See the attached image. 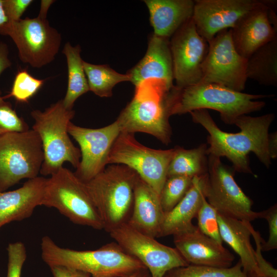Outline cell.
<instances>
[{
  "mask_svg": "<svg viewBox=\"0 0 277 277\" xmlns=\"http://www.w3.org/2000/svg\"><path fill=\"white\" fill-rule=\"evenodd\" d=\"M9 50L7 45L0 43V75L6 69L10 67L12 63L8 57Z\"/></svg>",
  "mask_w": 277,
  "mask_h": 277,
  "instance_id": "39",
  "label": "cell"
},
{
  "mask_svg": "<svg viewBox=\"0 0 277 277\" xmlns=\"http://www.w3.org/2000/svg\"><path fill=\"white\" fill-rule=\"evenodd\" d=\"M206 174L194 177L192 186L184 197L171 210L164 213L159 238L173 236L194 227L192 221L205 199L204 187Z\"/></svg>",
  "mask_w": 277,
  "mask_h": 277,
  "instance_id": "23",
  "label": "cell"
},
{
  "mask_svg": "<svg viewBox=\"0 0 277 277\" xmlns=\"http://www.w3.org/2000/svg\"><path fill=\"white\" fill-rule=\"evenodd\" d=\"M50 268L53 277H91L87 272L65 266L55 265Z\"/></svg>",
  "mask_w": 277,
  "mask_h": 277,
  "instance_id": "38",
  "label": "cell"
},
{
  "mask_svg": "<svg viewBox=\"0 0 277 277\" xmlns=\"http://www.w3.org/2000/svg\"><path fill=\"white\" fill-rule=\"evenodd\" d=\"M8 22L5 14L3 6V0H0V26Z\"/></svg>",
  "mask_w": 277,
  "mask_h": 277,
  "instance_id": "43",
  "label": "cell"
},
{
  "mask_svg": "<svg viewBox=\"0 0 277 277\" xmlns=\"http://www.w3.org/2000/svg\"><path fill=\"white\" fill-rule=\"evenodd\" d=\"M207 147L206 144L191 149L175 147L174 154L168 167L167 177L181 175L193 178L207 174Z\"/></svg>",
  "mask_w": 277,
  "mask_h": 277,
  "instance_id": "27",
  "label": "cell"
},
{
  "mask_svg": "<svg viewBox=\"0 0 277 277\" xmlns=\"http://www.w3.org/2000/svg\"><path fill=\"white\" fill-rule=\"evenodd\" d=\"M126 277H151V274L147 268L138 270Z\"/></svg>",
  "mask_w": 277,
  "mask_h": 277,
  "instance_id": "42",
  "label": "cell"
},
{
  "mask_svg": "<svg viewBox=\"0 0 277 277\" xmlns=\"http://www.w3.org/2000/svg\"><path fill=\"white\" fill-rule=\"evenodd\" d=\"M28 130L27 124L17 114L11 104L5 101L0 91V135Z\"/></svg>",
  "mask_w": 277,
  "mask_h": 277,
  "instance_id": "33",
  "label": "cell"
},
{
  "mask_svg": "<svg viewBox=\"0 0 277 277\" xmlns=\"http://www.w3.org/2000/svg\"><path fill=\"white\" fill-rule=\"evenodd\" d=\"M0 34L10 36L17 47L20 60L35 68L55 59L62 41L61 34L47 18L38 16L8 21L0 26Z\"/></svg>",
  "mask_w": 277,
  "mask_h": 277,
  "instance_id": "9",
  "label": "cell"
},
{
  "mask_svg": "<svg viewBox=\"0 0 277 277\" xmlns=\"http://www.w3.org/2000/svg\"><path fill=\"white\" fill-rule=\"evenodd\" d=\"M217 220L222 240L239 256L245 274L247 277H263L257 266L255 251L250 242V222L218 212Z\"/></svg>",
  "mask_w": 277,
  "mask_h": 277,
  "instance_id": "24",
  "label": "cell"
},
{
  "mask_svg": "<svg viewBox=\"0 0 277 277\" xmlns=\"http://www.w3.org/2000/svg\"><path fill=\"white\" fill-rule=\"evenodd\" d=\"M44 159L41 140L33 130L0 135V191L38 176Z\"/></svg>",
  "mask_w": 277,
  "mask_h": 277,
  "instance_id": "8",
  "label": "cell"
},
{
  "mask_svg": "<svg viewBox=\"0 0 277 277\" xmlns=\"http://www.w3.org/2000/svg\"><path fill=\"white\" fill-rule=\"evenodd\" d=\"M81 52L79 45L73 46L69 42L65 44L62 50L66 58L68 71L67 89L62 101L65 107L69 110H72L80 96L89 91Z\"/></svg>",
  "mask_w": 277,
  "mask_h": 277,
  "instance_id": "26",
  "label": "cell"
},
{
  "mask_svg": "<svg viewBox=\"0 0 277 277\" xmlns=\"http://www.w3.org/2000/svg\"><path fill=\"white\" fill-rule=\"evenodd\" d=\"M173 86L149 80L135 87L132 99L116 120L121 132H144L169 144L172 135L169 96Z\"/></svg>",
  "mask_w": 277,
  "mask_h": 277,
  "instance_id": "4",
  "label": "cell"
},
{
  "mask_svg": "<svg viewBox=\"0 0 277 277\" xmlns=\"http://www.w3.org/2000/svg\"><path fill=\"white\" fill-rule=\"evenodd\" d=\"M193 178L181 175L167 177L159 195L164 213L171 210L184 197L192 186Z\"/></svg>",
  "mask_w": 277,
  "mask_h": 277,
  "instance_id": "30",
  "label": "cell"
},
{
  "mask_svg": "<svg viewBox=\"0 0 277 277\" xmlns=\"http://www.w3.org/2000/svg\"><path fill=\"white\" fill-rule=\"evenodd\" d=\"M41 255L49 267L63 265L88 273L92 277H126L146 267L116 243L92 250L62 248L48 236L42 238Z\"/></svg>",
  "mask_w": 277,
  "mask_h": 277,
  "instance_id": "3",
  "label": "cell"
},
{
  "mask_svg": "<svg viewBox=\"0 0 277 277\" xmlns=\"http://www.w3.org/2000/svg\"><path fill=\"white\" fill-rule=\"evenodd\" d=\"M262 2L260 0H195L192 19L199 34L209 43L218 33L234 27Z\"/></svg>",
  "mask_w": 277,
  "mask_h": 277,
  "instance_id": "17",
  "label": "cell"
},
{
  "mask_svg": "<svg viewBox=\"0 0 277 277\" xmlns=\"http://www.w3.org/2000/svg\"><path fill=\"white\" fill-rule=\"evenodd\" d=\"M68 131L78 143L81 154L74 173L81 181L87 182L106 168L110 151L121 132L120 127L116 121L96 129L82 127L71 122Z\"/></svg>",
  "mask_w": 277,
  "mask_h": 277,
  "instance_id": "15",
  "label": "cell"
},
{
  "mask_svg": "<svg viewBox=\"0 0 277 277\" xmlns=\"http://www.w3.org/2000/svg\"><path fill=\"white\" fill-rule=\"evenodd\" d=\"M234 171L223 164L220 157L208 155V172L204 187L207 201L225 216L249 222L261 219V212L252 209V200L235 182Z\"/></svg>",
  "mask_w": 277,
  "mask_h": 277,
  "instance_id": "11",
  "label": "cell"
},
{
  "mask_svg": "<svg viewBox=\"0 0 277 277\" xmlns=\"http://www.w3.org/2000/svg\"><path fill=\"white\" fill-rule=\"evenodd\" d=\"M135 87L149 80L161 81L174 86L173 68L169 39L150 35L143 58L127 73Z\"/></svg>",
  "mask_w": 277,
  "mask_h": 277,
  "instance_id": "19",
  "label": "cell"
},
{
  "mask_svg": "<svg viewBox=\"0 0 277 277\" xmlns=\"http://www.w3.org/2000/svg\"><path fill=\"white\" fill-rule=\"evenodd\" d=\"M249 229L256 245L254 250L255 258L257 266L263 277H277V270L272 265L267 261L262 254L261 244L264 240L260 232L256 231L251 223L249 224Z\"/></svg>",
  "mask_w": 277,
  "mask_h": 277,
  "instance_id": "36",
  "label": "cell"
},
{
  "mask_svg": "<svg viewBox=\"0 0 277 277\" xmlns=\"http://www.w3.org/2000/svg\"><path fill=\"white\" fill-rule=\"evenodd\" d=\"M153 34L169 39L192 18L194 1L145 0Z\"/></svg>",
  "mask_w": 277,
  "mask_h": 277,
  "instance_id": "22",
  "label": "cell"
},
{
  "mask_svg": "<svg viewBox=\"0 0 277 277\" xmlns=\"http://www.w3.org/2000/svg\"><path fill=\"white\" fill-rule=\"evenodd\" d=\"M261 218L265 219L268 224L269 236L261 244L262 251L277 249V205L275 204L267 209L261 211Z\"/></svg>",
  "mask_w": 277,
  "mask_h": 277,
  "instance_id": "35",
  "label": "cell"
},
{
  "mask_svg": "<svg viewBox=\"0 0 277 277\" xmlns=\"http://www.w3.org/2000/svg\"><path fill=\"white\" fill-rule=\"evenodd\" d=\"M268 150L270 159H275L277 157L276 132L268 134Z\"/></svg>",
  "mask_w": 277,
  "mask_h": 277,
  "instance_id": "40",
  "label": "cell"
},
{
  "mask_svg": "<svg viewBox=\"0 0 277 277\" xmlns=\"http://www.w3.org/2000/svg\"><path fill=\"white\" fill-rule=\"evenodd\" d=\"M193 122L202 125L208 132V155L227 157L234 171L253 174L250 167L249 153H254L267 168L271 165L268 150L269 128L275 114L267 113L259 116L243 115L234 122L240 131L228 133L220 129L208 110L199 109L189 113Z\"/></svg>",
  "mask_w": 277,
  "mask_h": 277,
  "instance_id": "1",
  "label": "cell"
},
{
  "mask_svg": "<svg viewBox=\"0 0 277 277\" xmlns=\"http://www.w3.org/2000/svg\"><path fill=\"white\" fill-rule=\"evenodd\" d=\"M89 91L101 97L112 95V89L119 83L130 81L127 74L120 73L107 65H96L83 61Z\"/></svg>",
  "mask_w": 277,
  "mask_h": 277,
  "instance_id": "28",
  "label": "cell"
},
{
  "mask_svg": "<svg viewBox=\"0 0 277 277\" xmlns=\"http://www.w3.org/2000/svg\"><path fill=\"white\" fill-rule=\"evenodd\" d=\"M45 81L34 77L27 69H20L15 75L10 93L3 98L12 97L18 102L27 103L42 88Z\"/></svg>",
  "mask_w": 277,
  "mask_h": 277,
  "instance_id": "31",
  "label": "cell"
},
{
  "mask_svg": "<svg viewBox=\"0 0 277 277\" xmlns=\"http://www.w3.org/2000/svg\"><path fill=\"white\" fill-rule=\"evenodd\" d=\"M42 205L56 209L75 224L104 229L85 183L67 168L47 178Z\"/></svg>",
  "mask_w": 277,
  "mask_h": 277,
  "instance_id": "7",
  "label": "cell"
},
{
  "mask_svg": "<svg viewBox=\"0 0 277 277\" xmlns=\"http://www.w3.org/2000/svg\"><path fill=\"white\" fill-rule=\"evenodd\" d=\"M197 227L204 234L223 244L217 220V211L207 201L206 198L197 212Z\"/></svg>",
  "mask_w": 277,
  "mask_h": 277,
  "instance_id": "32",
  "label": "cell"
},
{
  "mask_svg": "<svg viewBox=\"0 0 277 277\" xmlns=\"http://www.w3.org/2000/svg\"><path fill=\"white\" fill-rule=\"evenodd\" d=\"M170 39L175 86L183 88L199 84L209 45L197 32L192 18Z\"/></svg>",
  "mask_w": 277,
  "mask_h": 277,
  "instance_id": "14",
  "label": "cell"
},
{
  "mask_svg": "<svg viewBox=\"0 0 277 277\" xmlns=\"http://www.w3.org/2000/svg\"><path fill=\"white\" fill-rule=\"evenodd\" d=\"M47 179L38 176L28 180L17 189L0 191V228L30 217L35 208L42 205Z\"/></svg>",
  "mask_w": 277,
  "mask_h": 277,
  "instance_id": "20",
  "label": "cell"
},
{
  "mask_svg": "<svg viewBox=\"0 0 277 277\" xmlns=\"http://www.w3.org/2000/svg\"><path fill=\"white\" fill-rule=\"evenodd\" d=\"M163 277H247L242 270L240 260L228 268L188 265L174 268Z\"/></svg>",
  "mask_w": 277,
  "mask_h": 277,
  "instance_id": "29",
  "label": "cell"
},
{
  "mask_svg": "<svg viewBox=\"0 0 277 277\" xmlns=\"http://www.w3.org/2000/svg\"><path fill=\"white\" fill-rule=\"evenodd\" d=\"M34 123L32 130L39 136L44 159L40 173L52 175L68 162L77 168L81 157L80 150L70 140L68 127L75 111L66 108L62 100L52 104L44 111H31Z\"/></svg>",
  "mask_w": 277,
  "mask_h": 277,
  "instance_id": "6",
  "label": "cell"
},
{
  "mask_svg": "<svg viewBox=\"0 0 277 277\" xmlns=\"http://www.w3.org/2000/svg\"><path fill=\"white\" fill-rule=\"evenodd\" d=\"M276 1L261 3L243 16L231 29L238 52L248 59L255 51L277 38Z\"/></svg>",
  "mask_w": 277,
  "mask_h": 277,
  "instance_id": "16",
  "label": "cell"
},
{
  "mask_svg": "<svg viewBox=\"0 0 277 277\" xmlns=\"http://www.w3.org/2000/svg\"><path fill=\"white\" fill-rule=\"evenodd\" d=\"M125 252L140 261L151 277H163L169 270L189 265L175 248L162 244L155 238L123 224L109 232Z\"/></svg>",
  "mask_w": 277,
  "mask_h": 277,
  "instance_id": "12",
  "label": "cell"
},
{
  "mask_svg": "<svg viewBox=\"0 0 277 277\" xmlns=\"http://www.w3.org/2000/svg\"><path fill=\"white\" fill-rule=\"evenodd\" d=\"M247 79L265 86H277V38L263 45L248 59Z\"/></svg>",
  "mask_w": 277,
  "mask_h": 277,
  "instance_id": "25",
  "label": "cell"
},
{
  "mask_svg": "<svg viewBox=\"0 0 277 277\" xmlns=\"http://www.w3.org/2000/svg\"><path fill=\"white\" fill-rule=\"evenodd\" d=\"M8 263L7 277H21L23 265L27 258L25 245L21 242L9 244L7 248Z\"/></svg>",
  "mask_w": 277,
  "mask_h": 277,
  "instance_id": "34",
  "label": "cell"
},
{
  "mask_svg": "<svg viewBox=\"0 0 277 277\" xmlns=\"http://www.w3.org/2000/svg\"><path fill=\"white\" fill-rule=\"evenodd\" d=\"M268 96L236 91L216 84L199 83L183 88L174 85L169 95L170 114L212 109L220 113L223 122L232 125L239 117L261 110L266 104L258 100Z\"/></svg>",
  "mask_w": 277,
  "mask_h": 277,
  "instance_id": "2",
  "label": "cell"
},
{
  "mask_svg": "<svg viewBox=\"0 0 277 277\" xmlns=\"http://www.w3.org/2000/svg\"><path fill=\"white\" fill-rule=\"evenodd\" d=\"M173 236L175 248L189 265L219 268L232 265L234 255L222 244L202 233L197 226Z\"/></svg>",
  "mask_w": 277,
  "mask_h": 277,
  "instance_id": "18",
  "label": "cell"
},
{
  "mask_svg": "<svg viewBox=\"0 0 277 277\" xmlns=\"http://www.w3.org/2000/svg\"><path fill=\"white\" fill-rule=\"evenodd\" d=\"M175 151V148L167 150L148 148L140 143L134 134L121 132L110 151L108 164L130 168L160 195Z\"/></svg>",
  "mask_w": 277,
  "mask_h": 277,
  "instance_id": "10",
  "label": "cell"
},
{
  "mask_svg": "<svg viewBox=\"0 0 277 277\" xmlns=\"http://www.w3.org/2000/svg\"><path fill=\"white\" fill-rule=\"evenodd\" d=\"M55 2L53 0H42L41 1V8L38 16L47 18V12L50 6Z\"/></svg>",
  "mask_w": 277,
  "mask_h": 277,
  "instance_id": "41",
  "label": "cell"
},
{
  "mask_svg": "<svg viewBox=\"0 0 277 277\" xmlns=\"http://www.w3.org/2000/svg\"><path fill=\"white\" fill-rule=\"evenodd\" d=\"M33 2V0H3V9L8 21L21 19Z\"/></svg>",
  "mask_w": 277,
  "mask_h": 277,
  "instance_id": "37",
  "label": "cell"
},
{
  "mask_svg": "<svg viewBox=\"0 0 277 277\" xmlns=\"http://www.w3.org/2000/svg\"><path fill=\"white\" fill-rule=\"evenodd\" d=\"M164 214L159 195L138 176L134 188L132 210L127 223L144 234L159 238Z\"/></svg>",
  "mask_w": 277,
  "mask_h": 277,
  "instance_id": "21",
  "label": "cell"
},
{
  "mask_svg": "<svg viewBox=\"0 0 277 277\" xmlns=\"http://www.w3.org/2000/svg\"><path fill=\"white\" fill-rule=\"evenodd\" d=\"M207 54L202 67V77L199 83L216 84L242 92L247 77V59L235 49L231 29L218 33L209 43Z\"/></svg>",
  "mask_w": 277,
  "mask_h": 277,
  "instance_id": "13",
  "label": "cell"
},
{
  "mask_svg": "<svg viewBox=\"0 0 277 277\" xmlns=\"http://www.w3.org/2000/svg\"><path fill=\"white\" fill-rule=\"evenodd\" d=\"M138 174L126 166L111 164L85 184L108 233L128 222Z\"/></svg>",
  "mask_w": 277,
  "mask_h": 277,
  "instance_id": "5",
  "label": "cell"
}]
</instances>
